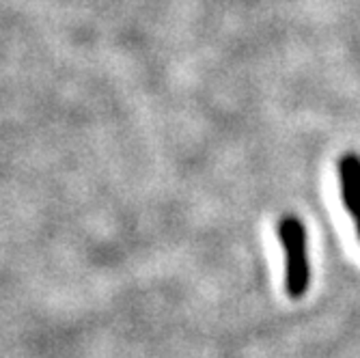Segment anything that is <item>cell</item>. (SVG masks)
<instances>
[{"mask_svg":"<svg viewBox=\"0 0 360 358\" xmlns=\"http://www.w3.org/2000/svg\"><path fill=\"white\" fill-rule=\"evenodd\" d=\"M278 240L285 255V291L291 300L307 296L311 285V262H309V236L304 222L287 214L278 222Z\"/></svg>","mask_w":360,"mask_h":358,"instance_id":"obj_1","label":"cell"},{"mask_svg":"<svg viewBox=\"0 0 360 358\" xmlns=\"http://www.w3.org/2000/svg\"><path fill=\"white\" fill-rule=\"evenodd\" d=\"M339 181H341V199L347 214L356 220L360 218V155L345 153L337 162Z\"/></svg>","mask_w":360,"mask_h":358,"instance_id":"obj_2","label":"cell"},{"mask_svg":"<svg viewBox=\"0 0 360 358\" xmlns=\"http://www.w3.org/2000/svg\"><path fill=\"white\" fill-rule=\"evenodd\" d=\"M354 224H356V234H358V240H360V218H356Z\"/></svg>","mask_w":360,"mask_h":358,"instance_id":"obj_3","label":"cell"}]
</instances>
